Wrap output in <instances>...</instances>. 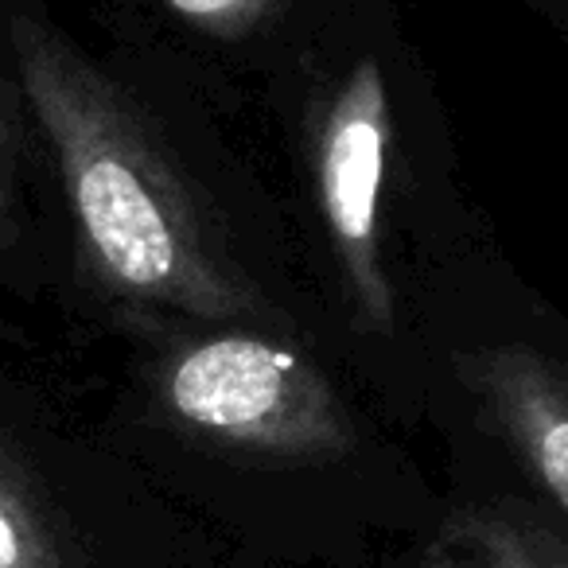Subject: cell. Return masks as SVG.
I'll return each instance as SVG.
<instances>
[{
  "label": "cell",
  "mask_w": 568,
  "mask_h": 568,
  "mask_svg": "<svg viewBox=\"0 0 568 568\" xmlns=\"http://www.w3.org/2000/svg\"><path fill=\"white\" fill-rule=\"evenodd\" d=\"M9 32L32 110L105 276L191 316L250 308V293L211 253L187 191L118 90L43 20L12 12Z\"/></svg>",
  "instance_id": "1"
},
{
  "label": "cell",
  "mask_w": 568,
  "mask_h": 568,
  "mask_svg": "<svg viewBox=\"0 0 568 568\" xmlns=\"http://www.w3.org/2000/svg\"><path fill=\"white\" fill-rule=\"evenodd\" d=\"M172 409L222 440L288 456L351 448V420L312 363L281 343L226 335L199 343L168 378Z\"/></svg>",
  "instance_id": "2"
},
{
  "label": "cell",
  "mask_w": 568,
  "mask_h": 568,
  "mask_svg": "<svg viewBox=\"0 0 568 568\" xmlns=\"http://www.w3.org/2000/svg\"><path fill=\"white\" fill-rule=\"evenodd\" d=\"M389 149V94L382 67L374 59L351 71L327 113L320 141V199L335 257L351 284L366 327L386 332L394 324L386 268L378 242V199Z\"/></svg>",
  "instance_id": "3"
},
{
  "label": "cell",
  "mask_w": 568,
  "mask_h": 568,
  "mask_svg": "<svg viewBox=\"0 0 568 568\" xmlns=\"http://www.w3.org/2000/svg\"><path fill=\"white\" fill-rule=\"evenodd\" d=\"M464 378L490 425L568 514V371L526 347L464 358Z\"/></svg>",
  "instance_id": "4"
},
{
  "label": "cell",
  "mask_w": 568,
  "mask_h": 568,
  "mask_svg": "<svg viewBox=\"0 0 568 568\" xmlns=\"http://www.w3.org/2000/svg\"><path fill=\"white\" fill-rule=\"evenodd\" d=\"M420 568H568V541L514 510H464L440 529Z\"/></svg>",
  "instance_id": "5"
},
{
  "label": "cell",
  "mask_w": 568,
  "mask_h": 568,
  "mask_svg": "<svg viewBox=\"0 0 568 568\" xmlns=\"http://www.w3.org/2000/svg\"><path fill=\"white\" fill-rule=\"evenodd\" d=\"M0 568H82L0 444Z\"/></svg>",
  "instance_id": "6"
},
{
  "label": "cell",
  "mask_w": 568,
  "mask_h": 568,
  "mask_svg": "<svg viewBox=\"0 0 568 568\" xmlns=\"http://www.w3.org/2000/svg\"><path fill=\"white\" fill-rule=\"evenodd\" d=\"M175 12L211 28H242L265 0H168Z\"/></svg>",
  "instance_id": "7"
},
{
  "label": "cell",
  "mask_w": 568,
  "mask_h": 568,
  "mask_svg": "<svg viewBox=\"0 0 568 568\" xmlns=\"http://www.w3.org/2000/svg\"><path fill=\"white\" fill-rule=\"evenodd\" d=\"M9 206H12V113L9 94L0 82V230L9 226Z\"/></svg>",
  "instance_id": "8"
}]
</instances>
